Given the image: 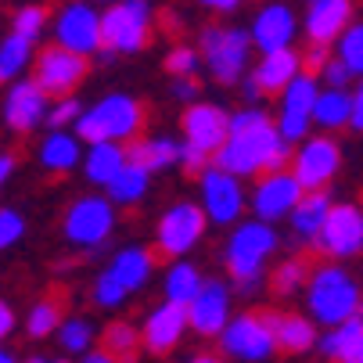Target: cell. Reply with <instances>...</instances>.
I'll return each instance as SVG.
<instances>
[{"label":"cell","mask_w":363,"mask_h":363,"mask_svg":"<svg viewBox=\"0 0 363 363\" xmlns=\"http://www.w3.org/2000/svg\"><path fill=\"white\" fill-rule=\"evenodd\" d=\"M47 108H50V101L36 86V79H18L11 86L8 101H4V123L15 133H29V130H36L47 119Z\"/></svg>","instance_id":"obj_22"},{"label":"cell","mask_w":363,"mask_h":363,"mask_svg":"<svg viewBox=\"0 0 363 363\" xmlns=\"http://www.w3.org/2000/svg\"><path fill=\"white\" fill-rule=\"evenodd\" d=\"M359 317H363V302H359Z\"/></svg>","instance_id":"obj_60"},{"label":"cell","mask_w":363,"mask_h":363,"mask_svg":"<svg viewBox=\"0 0 363 363\" xmlns=\"http://www.w3.org/2000/svg\"><path fill=\"white\" fill-rule=\"evenodd\" d=\"M33 58V43L22 40V36H4V43H0V86L4 83H18L22 69L29 65Z\"/></svg>","instance_id":"obj_34"},{"label":"cell","mask_w":363,"mask_h":363,"mask_svg":"<svg viewBox=\"0 0 363 363\" xmlns=\"http://www.w3.org/2000/svg\"><path fill=\"white\" fill-rule=\"evenodd\" d=\"M11 331H15V309H11L4 298H0V342H4Z\"/></svg>","instance_id":"obj_50"},{"label":"cell","mask_w":363,"mask_h":363,"mask_svg":"<svg viewBox=\"0 0 363 363\" xmlns=\"http://www.w3.org/2000/svg\"><path fill=\"white\" fill-rule=\"evenodd\" d=\"M26 234V220L15 209H0V248H11Z\"/></svg>","instance_id":"obj_45"},{"label":"cell","mask_w":363,"mask_h":363,"mask_svg":"<svg viewBox=\"0 0 363 363\" xmlns=\"http://www.w3.org/2000/svg\"><path fill=\"white\" fill-rule=\"evenodd\" d=\"M86 4H108L112 8V4H119V0H86Z\"/></svg>","instance_id":"obj_58"},{"label":"cell","mask_w":363,"mask_h":363,"mask_svg":"<svg viewBox=\"0 0 363 363\" xmlns=\"http://www.w3.org/2000/svg\"><path fill=\"white\" fill-rule=\"evenodd\" d=\"M349 126L363 133V79H359V90L352 94V119H349Z\"/></svg>","instance_id":"obj_51"},{"label":"cell","mask_w":363,"mask_h":363,"mask_svg":"<svg viewBox=\"0 0 363 363\" xmlns=\"http://www.w3.org/2000/svg\"><path fill=\"white\" fill-rule=\"evenodd\" d=\"M198 55L201 65L209 69V76L223 86H234L245 79L248 55H252V40L238 26H205L198 40Z\"/></svg>","instance_id":"obj_5"},{"label":"cell","mask_w":363,"mask_h":363,"mask_svg":"<svg viewBox=\"0 0 363 363\" xmlns=\"http://www.w3.org/2000/svg\"><path fill=\"white\" fill-rule=\"evenodd\" d=\"M352 119V94L349 90H320L317 101H313V126L335 133L342 126H349Z\"/></svg>","instance_id":"obj_30"},{"label":"cell","mask_w":363,"mask_h":363,"mask_svg":"<svg viewBox=\"0 0 363 363\" xmlns=\"http://www.w3.org/2000/svg\"><path fill=\"white\" fill-rule=\"evenodd\" d=\"M151 270H155V259H151V252L140 248V245L119 248V252L112 255V267H108V274L126 288V295H130V291H140V288L151 281Z\"/></svg>","instance_id":"obj_26"},{"label":"cell","mask_w":363,"mask_h":363,"mask_svg":"<svg viewBox=\"0 0 363 363\" xmlns=\"http://www.w3.org/2000/svg\"><path fill=\"white\" fill-rule=\"evenodd\" d=\"M302 184L291 177V169H281V173H267L263 180L255 184L252 191V213L259 223H277L284 216L295 213V205L302 201Z\"/></svg>","instance_id":"obj_15"},{"label":"cell","mask_w":363,"mask_h":363,"mask_svg":"<svg viewBox=\"0 0 363 363\" xmlns=\"http://www.w3.org/2000/svg\"><path fill=\"white\" fill-rule=\"evenodd\" d=\"M267 123H274V119L259 108V105H252V108L245 105L241 112L230 116V126H227V130H230V133H248V130H259V126H267ZM230 133H227V137H230Z\"/></svg>","instance_id":"obj_44"},{"label":"cell","mask_w":363,"mask_h":363,"mask_svg":"<svg viewBox=\"0 0 363 363\" xmlns=\"http://www.w3.org/2000/svg\"><path fill=\"white\" fill-rule=\"evenodd\" d=\"M320 76H324L328 90H349V83H352V72H349L338 58H331V62L320 69Z\"/></svg>","instance_id":"obj_47"},{"label":"cell","mask_w":363,"mask_h":363,"mask_svg":"<svg viewBox=\"0 0 363 363\" xmlns=\"http://www.w3.org/2000/svg\"><path fill=\"white\" fill-rule=\"evenodd\" d=\"M328 213H331V194H328V191H306L302 201L295 205V213L288 216V220H291V241H295V245L313 241V238L320 234Z\"/></svg>","instance_id":"obj_24"},{"label":"cell","mask_w":363,"mask_h":363,"mask_svg":"<svg viewBox=\"0 0 363 363\" xmlns=\"http://www.w3.org/2000/svg\"><path fill=\"white\" fill-rule=\"evenodd\" d=\"M359 302H363V291H359V281L328 263V267H317V270H309V281H306V309H309V320L313 324H328L338 328L345 324L349 317L359 313Z\"/></svg>","instance_id":"obj_3"},{"label":"cell","mask_w":363,"mask_h":363,"mask_svg":"<svg viewBox=\"0 0 363 363\" xmlns=\"http://www.w3.org/2000/svg\"><path fill=\"white\" fill-rule=\"evenodd\" d=\"M201 8H209V11H220V15H230L241 8V0H198Z\"/></svg>","instance_id":"obj_52"},{"label":"cell","mask_w":363,"mask_h":363,"mask_svg":"<svg viewBox=\"0 0 363 363\" xmlns=\"http://www.w3.org/2000/svg\"><path fill=\"white\" fill-rule=\"evenodd\" d=\"M169 94H173L177 101H184V105H194L198 94H201V86H198V79H173Z\"/></svg>","instance_id":"obj_49"},{"label":"cell","mask_w":363,"mask_h":363,"mask_svg":"<svg viewBox=\"0 0 363 363\" xmlns=\"http://www.w3.org/2000/svg\"><path fill=\"white\" fill-rule=\"evenodd\" d=\"M79 116H83V105H79L76 97H58L55 105L47 108V119H43V123H47L50 130H65V126L76 123Z\"/></svg>","instance_id":"obj_43"},{"label":"cell","mask_w":363,"mask_h":363,"mask_svg":"<svg viewBox=\"0 0 363 363\" xmlns=\"http://www.w3.org/2000/svg\"><path fill=\"white\" fill-rule=\"evenodd\" d=\"M213 166L245 180V177H259V173H281L288 162H291V144L281 140L277 126L267 123L259 130H248V133H230L223 140V147L213 155Z\"/></svg>","instance_id":"obj_1"},{"label":"cell","mask_w":363,"mask_h":363,"mask_svg":"<svg viewBox=\"0 0 363 363\" xmlns=\"http://www.w3.org/2000/svg\"><path fill=\"white\" fill-rule=\"evenodd\" d=\"M328 62H331V47H317V43H309V50L302 55V65H306L302 72L313 76V72H320Z\"/></svg>","instance_id":"obj_48"},{"label":"cell","mask_w":363,"mask_h":363,"mask_svg":"<svg viewBox=\"0 0 363 363\" xmlns=\"http://www.w3.org/2000/svg\"><path fill=\"white\" fill-rule=\"evenodd\" d=\"M230 317V288L223 281H205L187 306V328L201 338H220Z\"/></svg>","instance_id":"obj_16"},{"label":"cell","mask_w":363,"mask_h":363,"mask_svg":"<svg viewBox=\"0 0 363 363\" xmlns=\"http://www.w3.org/2000/svg\"><path fill=\"white\" fill-rule=\"evenodd\" d=\"M356 345H363V317H359V313L317 338V352H320L324 359H335V363H338L345 352H352Z\"/></svg>","instance_id":"obj_32"},{"label":"cell","mask_w":363,"mask_h":363,"mask_svg":"<svg viewBox=\"0 0 363 363\" xmlns=\"http://www.w3.org/2000/svg\"><path fill=\"white\" fill-rule=\"evenodd\" d=\"M43 26H47V11H43V8H36V4H29V8H22V11L15 15V22H11V33L33 43V40L43 33Z\"/></svg>","instance_id":"obj_41"},{"label":"cell","mask_w":363,"mask_h":363,"mask_svg":"<svg viewBox=\"0 0 363 363\" xmlns=\"http://www.w3.org/2000/svg\"><path fill=\"white\" fill-rule=\"evenodd\" d=\"M151 33V0H119L101 11V50L137 55Z\"/></svg>","instance_id":"obj_6"},{"label":"cell","mask_w":363,"mask_h":363,"mask_svg":"<svg viewBox=\"0 0 363 363\" xmlns=\"http://www.w3.org/2000/svg\"><path fill=\"white\" fill-rule=\"evenodd\" d=\"M298 36V18L288 4H267L259 8V15L248 26V40L252 47H259L263 55H277V50H291Z\"/></svg>","instance_id":"obj_17"},{"label":"cell","mask_w":363,"mask_h":363,"mask_svg":"<svg viewBox=\"0 0 363 363\" xmlns=\"http://www.w3.org/2000/svg\"><path fill=\"white\" fill-rule=\"evenodd\" d=\"M126 162L140 166L144 173H159L180 162V144L173 137H140L126 147Z\"/></svg>","instance_id":"obj_27"},{"label":"cell","mask_w":363,"mask_h":363,"mask_svg":"<svg viewBox=\"0 0 363 363\" xmlns=\"http://www.w3.org/2000/svg\"><path fill=\"white\" fill-rule=\"evenodd\" d=\"M26 363H50V359H43V356H29Z\"/></svg>","instance_id":"obj_59"},{"label":"cell","mask_w":363,"mask_h":363,"mask_svg":"<svg viewBox=\"0 0 363 363\" xmlns=\"http://www.w3.org/2000/svg\"><path fill=\"white\" fill-rule=\"evenodd\" d=\"M62 302L58 298H43V302H36L33 309H29V317H26V335L29 338H47V335H55L58 328H62Z\"/></svg>","instance_id":"obj_37"},{"label":"cell","mask_w":363,"mask_h":363,"mask_svg":"<svg viewBox=\"0 0 363 363\" xmlns=\"http://www.w3.org/2000/svg\"><path fill=\"white\" fill-rule=\"evenodd\" d=\"M11 173H15V159H11V155H0V187L8 184Z\"/></svg>","instance_id":"obj_54"},{"label":"cell","mask_w":363,"mask_h":363,"mask_svg":"<svg viewBox=\"0 0 363 363\" xmlns=\"http://www.w3.org/2000/svg\"><path fill=\"white\" fill-rule=\"evenodd\" d=\"M116 230V205L101 194H86L65 213V241L76 248H101Z\"/></svg>","instance_id":"obj_7"},{"label":"cell","mask_w":363,"mask_h":363,"mask_svg":"<svg viewBox=\"0 0 363 363\" xmlns=\"http://www.w3.org/2000/svg\"><path fill=\"white\" fill-rule=\"evenodd\" d=\"M298 72H302V55H295V50H277V55H263V62L252 69V79L259 83L263 94H284V86Z\"/></svg>","instance_id":"obj_25"},{"label":"cell","mask_w":363,"mask_h":363,"mask_svg":"<svg viewBox=\"0 0 363 363\" xmlns=\"http://www.w3.org/2000/svg\"><path fill=\"white\" fill-rule=\"evenodd\" d=\"M220 349L230 359H241V363H263V359H270L277 342H274L267 313H238V317H230V324L220 335Z\"/></svg>","instance_id":"obj_8"},{"label":"cell","mask_w":363,"mask_h":363,"mask_svg":"<svg viewBox=\"0 0 363 363\" xmlns=\"http://www.w3.org/2000/svg\"><path fill=\"white\" fill-rule=\"evenodd\" d=\"M184 331H187V309L184 306H173V302H159L147 313L144 328H140V342L147 345V352L166 356L169 349L180 345Z\"/></svg>","instance_id":"obj_21"},{"label":"cell","mask_w":363,"mask_h":363,"mask_svg":"<svg viewBox=\"0 0 363 363\" xmlns=\"http://www.w3.org/2000/svg\"><path fill=\"white\" fill-rule=\"evenodd\" d=\"M270 320V331H274V342L281 352H291V356H302L309 349H317V324L302 317V313H267Z\"/></svg>","instance_id":"obj_23"},{"label":"cell","mask_w":363,"mask_h":363,"mask_svg":"<svg viewBox=\"0 0 363 363\" xmlns=\"http://www.w3.org/2000/svg\"><path fill=\"white\" fill-rule=\"evenodd\" d=\"M101 345L112 359H133L137 356V345H140V331L130 324V320H112L101 335Z\"/></svg>","instance_id":"obj_35"},{"label":"cell","mask_w":363,"mask_h":363,"mask_svg":"<svg viewBox=\"0 0 363 363\" xmlns=\"http://www.w3.org/2000/svg\"><path fill=\"white\" fill-rule=\"evenodd\" d=\"M227 126H230V112H223L220 105H209V101H194L184 112V137H187L184 144L205 155H216L230 133Z\"/></svg>","instance_id":"obj_18"},{"label":"cell","mask_w":363,"mask_h":363,"mask_svg":"<svg viewBox=\"0 0 363 363\" xmlns=\"http://www.w3.org/2000/svg\"><path fill=\"white\" fill-rule=\"evenodd\" d=\"M320 94V83L317 76H309V72H298L284 94H281V112L274 119L277 133L284 144H302L306 140V130L313 126V101Z\"/></svg>","instance_id":"obj_11"},{"label":"cell","mask_w":363,"mask_h":363,"mask_svg":"<svg viewBox=\"0 0 363 363\" xmlns=\"http://www.w3.org/2000/svg\"><path fill=\"white\" fill-rule=\"evenodd\" d=\"M241 86H245V101H248V108H252L255 101L263 97V90H259V83L252 79V72H245V83H241Z\"/></svg>","instance_id":"obj_53"},{"label":"cell","mask_w":363,"mask_h":363,"mask_svg":"<svg viewBox=\"0 0 363 363\" xmlns=\"http://www.w3.org/2000/svg\"><path fill=\"white\" fill-rule=\"evenodd\" d=\"M147 187H151V173H144L140 166L126 162V166H123V173L105 187V191H108L105 198H108L112 205H137V201L147 194Z\"/></svg>","instance_id":"obj_33"},{"label":"cell","mask_w":363,"mask_h":363,"mask_svg":"<svg viewBox=\"0 0 363 363\" xmlns=\"http://www.w3.org/2000/svg\"><path fill=\"white\" fill-rule=\"evenodd\" d=\"M166 69L177 76V79H194V72L201 69V55H198V47H173L169 55H166Z\"/></svg>","instance_id":"obj_40"},{"label":"cell","mask_w":363,"mask_h":363,"mask_svg":"<svg viewBox=\"0 0 363 363\" xmlns=\"http://www.w3.org/2000/svg\"><path fill=\"white\" fill-rule=\"evenodd\" d=\"M126 166V147L123 144H90L83 155V173L90 184L108 187Z\"/></svg>","instance_id":"obj_29"},{"label":"cell","mask_w":363,"mask_h":363,"mask_svg":"<svg viewBox=\"0 0 363 363\" xmlns=\"http://www.w3.org/2000/svg\"><path fill=\"white\" fill-rule=\"evenodd\" d=\"M338 62L352 72V76H363V22L359 26H349L342 36H338Z\"/></svg>","instance_id":"obj_38"},{"label":"cell","mask_w":363,"mask_h":363,"mask_svg":"<svg viewBox=\"0 0 363 363\" xmlns=\"http://www.w3.org/2000/svg\"><path fill=\"white\" fill-rule=\"evenodd\" d=\"M198 187H201V213H205V220H213L220 227L241 220V213H245V187H241L238 177L209 166L201 173Z\"/></svg>","instance_id":"obj_14"},{"label":"cell","mask_w":363,"mask_h":363,"mask_svg":"<svg viewBox=\"0 0 363 363\" xmlns=\"http://www.w3.org/2000/svg\"><path fill=\"white\" fill-rule=\"evenodd\" d=\"M306 36L317 47L338 43V36L352 26V0H306Z\"/></svg>","instance_id":"obj_20"},{"label":"cell","mask_w":363,"mask_h":363,"mask_svg":"<svg viewBox=\"0 0 363 363\" xmlns=\"http://www.w3.org/2000/svg\"><path fill=\"white\" fill-rule=\"evenodd\" d=\"M58 335V345L65 356H86L90 345H94V324L86 317H69L62 320V328L55 331Z\"/></svg>","instance_id":"obj_36"},{"label":"cell","mask_w":363,"mask_h":363,"mask_svg":"<svg viewBox=\"0 0 363 363\" xmlns=\"http://www.w3.org/2000/svg\"><path fill=\"white\" fill-rule=\"evenodd\" d=\"M201 284H205V277L198 274V267L191 263V259H177V263L166 270V281H162V295H166V302H173V306H191V298L201 291Z\"/></svg>","instance_id":"obj_31"},{"label":"cell","mask_w":363,"mask_h":363,"mask_svg":"<svg viewBox=\"0 0 363 363\" xmlns=\"http://www.w3.org/2000/svg\"><path fill=\"white\" fill-rule=\"evenodd\" d=\"M55 40L62 50L79 58H90L101 50V11L86 0H72L55 18Z\"/></svg>","instance_id":"obj_12"},{"label":"cell","mask_w":363,"mask_h":363,"mask_svg":"<svg viewBox=\"0 0 363 363\" xmlns=\"http://www.w3.org/2000/svg\"><path fill=\"white\" fill-rule=\"evenodd\" d=\"M277 245H281V238L270 223L245 220L234 227V234L227 238L223 259H227V274H230L238 295H255L263 288V263H267V255H274Z\"/></svg>","instance_id":"obj_2"},{"label":"cell","mask_w":363,"mask_h":363,"mask_svg":"<svg viewBox=\"0 0 363 363\" xmlns=\"http://www.w3.org/2000/svg\"><path fill=\"white\" fill-rule=\"evenodd\" d=\"M205 213H201V205L194 201H177L169 205V209L162 213L159 220V252L169 255V259H187V252L205 238Z\"/></svg>","instance_id":"obj_13"},{"label":"cell","mask_w":363,"mask_h":363,"mask_svg":"<svg viewBox=\"0 0 363 363\" xmlns=\"http://www.w3.org/2000/svg\"><path fill=\"white\" fill-rule=\"evenodd\" d=\"M180 166H184L187 173L201 177L205 169L213 166V155H205V151H198V147H191V144H180Z\"/></svg>","instance_id":"obj_46"},{"label":"cell","mask_w":363,"mask_h":363,"mask_svg":"<svg viewBox=\"0 0 363 363\" xmlns=\"http://www.w3.org/2000/svg\"><path fill=\"white\" fill-rule=\"evenodd\" d=\"M342 166V147L328 133L306 137L298 151H291V177L302 184V191H324Z\"/></svg>","instance_id":"obj_9"},{"label":"cell","mask_w":363,"mask_h":363,"mask_svg":"<svg viewBox=\"0 0 363 363\" xmlns=\"http://www.w3.org/2000/svg\"><path fill=\"white\" fill-rule=\"evenodd\" d=\"M86 76V58L79 55H69V50H62L58 43L47 47L43 55L36 58V86L43 94H69L79 86V79Z\"/></svg>","instance_id":"obj_19"},{"label":"cell","mask_w":363,"mask_h":363,"mask_svg":"<svg viewBox=\"0 0 363 363\" xmlns=\"http://www.w3.org/2000/svg\"><path fill=\"white\" fill-rule=\"evenodd\" d=\"M187 363H223L220 356H213V352H198V356H191Z\"/></svg>","instance_id":"obj_56"},{"label":"cell","mask_w":363,"mask_h":363,"mask_svg":"<svg viewBox=\"0 0 363 363\" xmlns=\"http://www.w3.org/2000/svg\"><path fill=\"white\" fill-rule=\"evenodd\" d=\"M309 281V263L306 259H284V263L274 270V288H277V295H295L302 284Z\"/></svg>","instance_id":"obj_39"},{"label":"cell","mask_w":363,"mask_h":363,"mask_svg":"<svg viewBox=\"0 0 363 363\" xmlns=\"http://www.w3.org/2000/svg\"><path fill=\"white\" fill-rule=\"evenodd\" d=\"M94 302L101 306V309H116V306H123L126 302V288L105 270L97 281H94Z\"/></svg>","instance_id":"obj_42"},{"label":"cell","mask_w":363,"mask_h":363,"mask_svg":"<svg viewBox=\"0 0 363 363\" xmlns=\"http://www.w3.org/2000/svg\"><path fill=\"white\" fill-rule=\"evenodd\" d=\"M328 259H352L363 252V209L352 201L331 205V213L320 227V234L309 241Z\"/></svg>","instance_id":"obj_10"},{"label":"cell","mask_w":363,"mask_h":363,"mask_svg":"<svg viewBox=\"0 0 363 363\" xmlns=\"http://www.w3.org/2000/svg\"><path fill=\"white\" fill-rule=\"evenodd\" d=\"M40 166L50 169V173H69L83 162V140L76 133H65V130H50L40 144Z\"/></svg>","instance_id":"obj_28"},{"label":"cell","mask_w":363,"mask_h":363,"mask_svg":"<svg viewBox=\"0 0 363 363\" xmlns=\"http://www.w3.org/2000/svg\"><path fill=\"white\" fill-rule=\"evenodd\" d=\"M0 363H18V359H15V356H11L8 349H0Z\"/></svg>","instance_id":"obj_57"},{"label":"cell","mask_w":363,"mask_h":363,"mask_svg":"<svg viewBox=\"0 0 363 363\" xmlns=\"http://www.w3.org/2000/svg\"><path fill=\"white\" fill-rule=\"evenodd\" d=\"M79 363H119V359H112L105 349H101V352H86V356H79Z\"/></svg>","instance_id":"obj_55"},{"label":"cell","mask_w":363,"mask_h":363,"mask_svg":"<svg viewBox=\"0 0 363 363\" xmlns=\"http://www.w3.org/2000/svg\"><path fill=\"white\" fill-rule=\"evenodd\" d=\"M144 123V108L133 94H105L97 105L83 108V116L76 119V137L90 147V144H123L140 133Z\"/></svg>","instance_id":"obj_4"}]
</instances>
